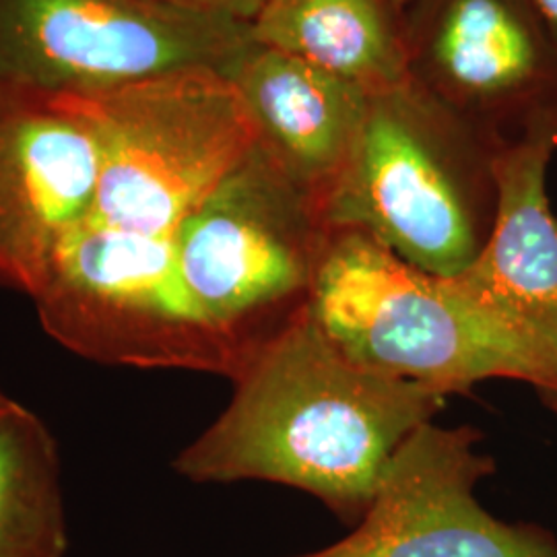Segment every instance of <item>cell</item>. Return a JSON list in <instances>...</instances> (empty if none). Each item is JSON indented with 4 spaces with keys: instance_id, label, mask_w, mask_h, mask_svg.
<instances>
[{
    "instance_id": "obj_14",
    "label": "cell",
    "mask_w": 557,
    "mask_h": 557,
    "mask_svg": "<svg viewBox=\"0 0 557 557\" xmlns=\"http://www.w3.org/2000/svg\"><path fill=\"white\" fill-rule=\"evenodd\" d=\"M69 524L57 440L32 409L0 423V557H64Z\"/></svg>"
},
{
    "instance_id": "obj_7",
    "label": "cell",
    "mask_w": 557,
    "mask_h": 557,
    "mask_svg": "<svg viewBox=\"0 0 557 557\" xmlns=\"http://www.w3.org/2000/svg\"><path fill=\"white\" fill-rule=\"evenodd\" d=\"M250 23L172 0H0V87L87 96L188 69L227 73Z\"/></svg>"
},
{
    "instance_id": "obj_6",
    "label": "cell",
    "mask_w": 557,
    "mask_h": 557,
    "mask_svg": "<svg viewBox=\"0 0 557 557\" xmlns=\"http://www.w3.org/2000/svg\"><path fill=\"white\" fill-rule=\"evenodd\" d=\"M32 301L44 331L79 358L232 380L238 374L236 359L182 281L174 236L89 218L62 244Z\"/></svg>"
},
{
    "instance_id": "obj_2",
    "label": "cell",
    "mask_w": 557,
    "mask_h": 557,
    "mask_svg": "<svg viewBox=\"0 0 557 557\" xmlns=\"http://www.w3.org/2000/svg\"><path fill=\"white\" fill-rule=\"evenodd\" d=\"M310 314L345 358L444 397L506 379L557 388L556 370L453 277L425 273L359 230H335Z\"/></svg>"
},
{
    "instance_id": "obj_10",
    "label": "cell",
    "mask_w": 557,
    "mask_h": 557,
    "mask_svg": "<svg viewBox=\"0 0 557 557\" xmlns=\"http://www.w3.org/2000/svg\"><path fill=\"white\" fill-rule=\"evenodd\" d=\"M556 149L557 114L531 120L518 137L498 143L490 236L475 262L453 278L557 374V220L547 197Z\"/></svg>"
},
{
    "instance_id": "obj_16",
    "label": "cell",
    "mask_w": 557,
    "mask_h": 557,
    "mask_svg": "<svg viewBox=\"0 0 557 557\" xmlns=\"http://www.w3.org/2000/svg\"><path fill=\"white\" fill-rule=\"evenodd\" d=\"M531 2L557 46V0H531Z\"/></svg>"
},
{
    "instance_id": "obj_19",
    "label": "cell",
    "mask_w": 557,
    "mask_h": 557,
    "mask_svg": "<svg viewBox=\"0 0 557 557\" xmlns=\"http://www.w3.org/2000/svg\"><path fill=\"white\" fill-rule=\"evenodd\" d=\"M391 2H393V7H395V9H398V7H403V4H407V2H409V0H391Z\"/></svg>"
},
{
    "instance_id": "obj_17",
    "label": "cell",
    "mask_w": 557,
    "mask_h": 557,
    "mask_svg": "<svg viewBox=\"0 0 557 557\" xmlns=\"http://www.w3.org/2000/svg\"><path fill=\"white\" fill-rule=\"evenodd\" d=\"M17 403H20V400H15V398L9 397V395H7V393L0 388V423H2L4 418H7V416H9V413H11L15 407H17Z\"/></svg>"
},
{
    "instance_id": "obj_4",
    "label": "cell",
    "mask_w": 557,
    "mask_h": 557,
    "mask_svg": "<svg viewBox=\"0 0 557 557\" xmlns=\"http://www.w3.org/2000/svg\"><path fill=\"white\" fill-rule=\"evenodd\" d=\"M331 234L317 195L260 140L182 221L180 275L238 374L310 310Z\"/></svg>"
},
{
    "instance_id": "obj_8",
    "label": "cell",
    "mask_w": 557,
    "mask_h": 557,
    "mask_svg": "<svg viewBox=\"0 0 557 557\" xmlns=\"http://www.w3.org/2000/svg\"><path fill=\"white\" fill-rule=\"evenodd\" d=\"M469 425L423 423L398 448L368 512L337 543L294 557H557V541L535 524L487 512L475 485L496 471Z\"/></svg>"
},
{
    "instance_id": "obj_18",
    "label": "cell",
    "mask_w": 557,
    "mask_h": 557,
    "mask_svg": "<svg viewBox=\"0 0 557 557\" xmlns=\"http://www.w3.org/2000/svg\"><path fill=\"white\" fill-rule=\"evenodd\" d=\"M541 398L545 400V405H547L552 411H556L557 413V391H554V393H547V395H541Z\"/></svg>"
},
{
    "instance_id": "obj_12",
    "label": "cell",
    "mask_w": 557,
    "mask_h": 557,
    "mask_svg": "<svg viewBox=\"0 0 557 557\" xmlns=\"http://www.w3.org/2000/svg\"><path fill=\"white\" fill-rule=\"evenodd\" d=\"M430 54L460 98L557 114V46L531 0H450Z\"/></svg>"
},
{
    "instance_id": "obj_1",
    "label": "cell",
    "mask_w": 557,
    "mask_h": 557,
    "mask_svg": "<svg viewBox=\"0 0 557 557\" xmlns=\"http://www.w3.org/2000/svg\"><path fill=\"white\" fill-rule=\"evenodd\" d=\"M234 395L174 469L195 483L269 481L356 527L398 448L448 397L345 358L310 310L234 379Z\"/></svg>"
},
{
    "instance_id": "obj_5",
    "label": "cell",
    "mask_w": 557,
    "mask_h": 557,
    "mask_svg": "<svg viewBox=\"0 0 557 557\" xmlns=\"http://www.w3.org/2000/svg\"><path fill=\"white\" fill-rule=\"evenodd\" d=\"M59 98L100 145L91 220L128 232L176 236L182 221L260 140L238 87L215 69Z\"/></svg>"
},
{
    "instance_id": "obj_9",
    "label": "cell",
    "mask_w": 557,
    "mask_h": 557,
    "mask_svg": "<svg viewBox=\"0 0 557 557\" xmlns=\"http://www.w3.org/2000/svg\"><path fill=\"white\" fill-rule=\"evenodd\" d=\"M100 145L59 96L0 87V287L36 298L91 218Z\"/></svg>"
},
{
    "instance_id": "obj_13",
    "label": "cell",
    "mask_w": 557,
    "mask_h": 557,
    "mask_svg": "<svg viewBox=\"0 0 557 557\" xmlns=\"http://www.w3.org/2000/svg\"><path fill=\"white\" fill-rule=\"evenodd\" d=\"M393 11L391 0H273L250 36L376 96L411 83Z\"/></svg>"
},
{
    "instance_id": "obj_11",
    "label": "cell",
    "mask_w": 557,
    "mask_h": 557,
    "mask_svg": "<svg viewBox=\"0 0 557 557\" xmlns=\"http://www.w3.org/2000/svg\"><path fill=\"white\" fill-rule=\"evenodd\" d=\"M225 75L257 122L260 143L319 199L358 137L372 96L255 40Z\"/></svg>"
},
{
    "instance_id": "obj_3",
    "label": "cell",
    "mask_w": 557,
    "mask_h": 557,
    "mask_svg": "<svg viewBox=\"0 0 557 557\" xmlns=\"http://www.w3.org/2000/svg\"><path fill=\"white\" fill-rule=\"evenodd\" d=\"M496 147L478 149L432 119L411 83L376 94L319 195L320 218L331 232L370 234L425 273L457 277L475 262L494 223Z\"/></svg>"
},
{
    "instance_id": "obj_15",
    "label": "cell",
    "mask_w": 557,
    "mask_h": 557,
    "mask_svg": "<svg viewBox=\"0 0 557 557\" xmlns=\"http://www.w3.org/2000/svg\"><path fill=\"white\" fill-rule=\"evenodd\" d=\"M172 2L242 21V23H252L262 13V9L273 0H172Z\"/></svg>"
}]
</instances>
